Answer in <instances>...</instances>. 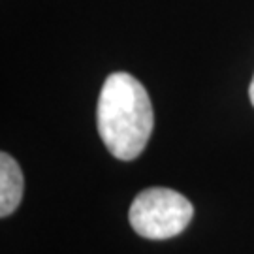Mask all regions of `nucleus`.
Returning a JSON list of instances; mask_svg holds the SVG:
<instances>
[{"label": "nucleus", "instance_id": "obj_1", "mask_svg": "<svg viewBox=\"0 0 254 254\" xmlns=\"http://www.w3.org/2000/svg\"><path fill=\"white\" fill-rule=\"evenodd\" d=\"M96 127L104 145L119 160H134L143 153L153 134V104L145 87L134 75L115 72L104 81Z\"/></svg>", "mask_w": 254, "mask_h": 254}, {"label": "nucleus", "instance_id": "obj_2", "mask_svg": "<svg viewBox=\"0 0 254 254\" xmlns=\"http://www.w3.org/2000/svg\"><path fill=\"white\" fill-rule=\"evenodd\" d=\"M194 207L183 194L172 189L154 187L137 194L128 218L134 232L145 239H172L190 224Z\"/></svg>", "mask_w": 254, "mask_h": 254}, {"label": "nucleus", "instance_id": "obj_3", "mask_svg": "<svg viewBox=\"0 0 254 254\" xmlns=\"http://www.w3.org/2000/svg\"><path fill=\"white\" fill-rule=\"evenodd\" d=\"M25 181L17 160L8 153H0V217L11 215L23 200Z\"/></svg>", "mask_w": 254, "mask_h": 254}, {"label": "nucleus", "instance_id": "obj_4", "mask_svg": "<svg viewBox=\"0 0 254 254\" xmlns=\"http://www.w3.org/2000/svg\"><path fill=\"white\" fill-rule=\"evenodd\" d=\"M249 98H251V102H253V106H254V77H253V81H251V87H249Z\"/></svg>", "mask_w": 254, "mask_h": 254}]
</instances>
